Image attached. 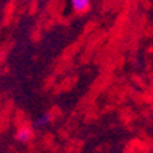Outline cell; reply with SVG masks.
Returning a JSON list of instances; mask_svg holds the SVG:
<instances>
[{"label": "cell", "instance_id": "1", "mask_svg": "<svg viewBox=\"0 0 153 153\" xmlns=\"http://www.w3.org/2000/svg\"><path fill=\"white\" fill-rule=\"evenodd\" d=\"M72 6L77 13H84L90 7V0H72Z\"/></svg>", "mask_w": 153, "mask_h": 153}, {"label": "cell", "instance_id": "2", "mask_svg": "<svg viewBox=\"0 0 153 153\" xmlns=\"http://www.w3.org/2000/svg\"><path fill=\"white\" fill-rule=\"evenodd\" d=\"M32 137V132L29 128H21L19 131L17 132V138L18 141H21V142H28L29 139Z\"/></svg>", "mask_w": 153, "mask_h": 153}, {"label": "cell", "instance_id": "3", "mask_svg": "<svg viewBox=\"0 0 153 153\" xmlns=\"http://www.w3.org/2000/svg\"><path fill=\"white\" fill-rule=\"evenodd\" d=\"M50 121V114H43L42 117H39V120L35 121V127H44L48 124Z\"/></svg>", "mask_w": 153, "mask_h": 153}, {"label": "cell", "instance_id": "4", "mask_svg": "<svg viewBox=\"0 0 153 153\" xmlns=\"http://www.w3.org/2000/svg\"><path fill=\"white\" fill-rule=\"evenodd\" d=\"M22 1H29V0H22Z\"/></svg>", "mask_w": 153, "mask_h": 153}]
</instances>
